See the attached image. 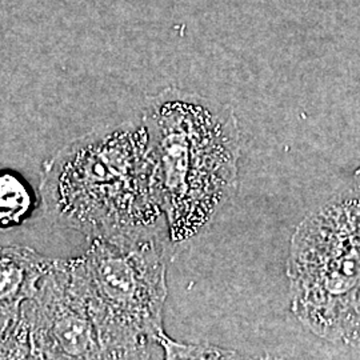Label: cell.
I'll return each instance as SVG.
<instances>
[{"label": "cell", "mask_w": 360, "mask_h": 360, "mask_svg": "<svg viewBox=\"0 0 360 360\" xmlns=\"http://www.w3.org/2000/svg\"><path fill=\"white\" fill-rule=\"evenodd\" d=\"M46 212L90 240L158 235L165 219L143 123L94 129L41 169Z\"/></svg>", "instance_id": "1"}, {"label": "cell", "mask_w": 360, "mask_h": 360, "mask_svg": "<svg viewBox=\"0 0 360 360\" xmlns=\"http://www.w3.org/2000/svg\"><path fill=\"white\" fill-rule=\"evenodd\" d=\"M142 123L168 239L183 243L203 231L236 193L238 119L229 104L166 89L147 98Z\"/></svg>", "instance_id": "2"}, {"label": "cell", "mask_w": 360, "mask_h": 360, "mask_svg": "<svg viewBox=\"0 0 360 360\" xmlns=\"http://www.w3.org/2000/svg\"><path fill=\"white\" fill-rule=\"evenodd\" d=\"M159 235L90 240L72 264L102 359H153L166 335L167 270Z\"/></svg>", "instance_id": "3"}, {"label": "cell", "mask_w": 360, "mask_h": 360, "mask_svg": "<svg viewBox=\"0 0 360 360\" xmlns=\"http://www.w3.org/2000/svg\"><path fill=\"white\" fill-rule=\"evenodd\" d=\"M287 278L296 318L340 343L360 309L359 188L335 195L296 227Z\"/></svg>", "instance_id": "4"}, {"label": "cell", "mask_w": 360, "mask_h": 360, "mask_svg": "<svg viewBox=\"0 0 360 360\" xmlns=\"http://www.w3.org/2000/svg\"><path fill=\"white\" fill-rule=\"evenodd\" d=\"M1 359H102L98 335L72 259H53Z\"/></svg>", "instance_id": "5"}, {"label": "cell", "mask_w": 360, "mask_h": 360, "mask_svg": "<svg viewBox=\"0 0 360 360\" xmlns=\"http://www.w3.org/2000/svg\"><path fill=\"white\" fill-rule=\"evenodd\" d=\"M52 260L31 247L0 245V359Z\"/></svg>", "instance_id": "6"}, {"label": "cell", "mask_w": 360, "mask_h": 360, "mask_svg": "<svg viewBox=\"0 0 360 360\" xmlns=\"http://www.w3.org/2000/svg\"><path fill=\"white\" fill-rule=\"evenodd\" d=\"M37 207V195L25 178L10 169L0 171V229L20 226Z\"/></svg>", "instance_id": "7"}, {"label": "cell", "mask_w": 360, "mask_h": 360, "mask_svg": "<svg viewBox=\"0 0 360 360\" xmlns=\"http://www.w3.org/2000/svg\"><path fill=\"white\" fill-rule=\"evenodd\" d=\"M163 351V358L174 359H230L235 358V352L211 345L180 343L165 335L159 343Z\"/></svg>", "instance_id": "8"}, {"label": "cell", "mask_w": 360, "mask_h": 360, "mask_svg": "<svg viewBox=\"0 0 360 360\" xmlns=\"http://www.w3.org/2000/svg\"><path fill=\"white\" fill-rule=\"evenodd\" d=\"M342 343L351 346V347L360 348V312L359 315L356 316V319L351 324Z\"/></svg>", "instance_id": "9"}, {"label": "cell", "mask_w": 360, "mask_h": 360, "mask_svg": "<svg viewBox=\"0 0 360 360\" xmlns=\"http://www.w3.org/2000/svg\"><path fill=\"white\" fill-rule=\"evenodd\" d=\"M355 187L360 190V168L356 171V175H355Z\"/></svg>", "instance_id": "10"}]
</instances>
